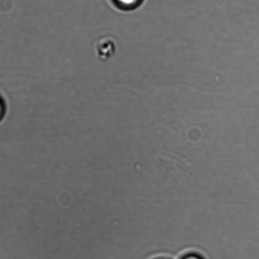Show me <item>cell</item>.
Masks as SVG:
<instances>
[{
	"label": "cell",
	"mask_w": 259,
	"mask_h": 259,
	"mask_svg": "<svg viewBox=\"0 0 259 259\" xmlns=\"http://www.w3.org/2000/svg\"><path fill=\"white\" fill-rule=\"evenodd\" d=\"M118 8L125 11H131L138 8L144 0H112Z\"/></svg>",
	"instance_id": "6da1fadb"
},
{
	"label": "cell",
	"mask_w": 259,
	"mask_h": 259,
	"mask_svg": "<svg viewBox=\"0 0 259 259\" xmlns=\"http://www.w3.org/2000/svg\"><path fill=\"white\" fill-rule=\"evenodd\" d=\"M183 259H202L199 256L195 255H190L186 256Z\"/></svg>",
	"instance_id": "3957f363"
},
{
	"label": "cell",
	"mask_w": 259,
	"mask_h": 259,
	"mask_svg": "<svg viewBox=\"0 0 259 259\" xmlns=\"http://www.w3.org/2000/svg\"><path fill=\"white\" fill-rule=\"evenodd\" d=\"M5 107L3 101L0 99V119H2V117L4 114Z\"/></svg>",
	"instance_id": "7a4b0ae2"
}]
</instances>
